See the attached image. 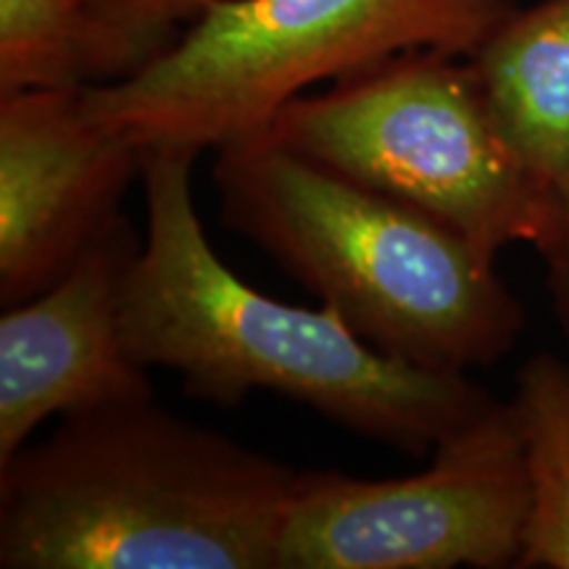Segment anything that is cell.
Returning <instances> with one entry per match:
<instances>
[{
  "instance_id": "9c48e42d",
  "label": "cell",
  "mask_w": 569,
  "mask_h": 569,
  "mask_svg": "<svg viewBox=\"0 0 569 569\" xmlns=\"http://www.w3.org/2000/svg\"><path fill=\"white\" fill-rule=\"evenodd\" d=\"M493 122L546 193L569 174V0H540L469 56Z\"/></svg>"
},
{
  "instance_id": "7a4b0ae2",
  "label": "cell",
  "mask_w": 569,
  "mask_h": 569,
  "mask_svg": "<svg viewBox=\"0 0 569 569\" xmlns=\"http://www.w3.org/2000/svg\"><path fill=\"white\" fill-rule=\"evenodd\" d=\"M298 469L146 401L0 465L3 569H280Z\"/></svg>"
},
{
  "instance_id": "7c38bea8",
  "label": "cell",
  "mask_w": 569,
  "mask_h": 569,
  "mask_svg": "<svg viewBox=\"0 0 569 569\" xmlns=\"http://www.w3.org/2000/svg\"><path fill=\"white\" fill-rule=\"evenodd\" d=\"M138 53L142 67L172 48L219 0H80ZM140 67V69H142Z\"/></svg>"
},
{
  "instance_id": "3957f363",
  "label": "cell",
  "mask_w": 569,
  "mask_h": 569,
  "mask_svg": "<svg viewBox=\"0 0 569 569\" xmlns=\"http://www.w3.org/2000/svg\"><path fill=\"white\" fill-rule=\"evenodd\" d=\"M219 217L377 351L440 372L503 359L525 309L436 217L256 132L217 148Z\"/></svg>"
},
{
  "instance_id": "ba28073f",
  "label": "cell",
  "mask_w": 569,
  "mask_h": 569,
  "mask_svg": "<svg viewBox=\"0 0 569 569\" xmlns=\"http://www.w3.org/2000/svg\"><path fill=\"white\" fill-rule=\"evenodd\" d=\"M140 246L122 213L59 282L3 309L0 465L48 419L156 398L122 327L124 280Z\"/></svg>"
},
{
  "instance_id": "52a82bcc",
  "label": "cell",
  "mask_w": 569,
  "mask_h": 569,
  "mask_svg": "<svg viewBox=\"0 0 569 569\" xmlns=\"http://www.w3.org/2000/svg\"><path fill=\"white\" fill-rule=\"evenodd\" d=\"M84 90L0 96L3 309L59 282L122 217L140 180L142 146L101 122Z\"/></svg>"
},
{
  "instance_id": "277c9868",
  "label": "cell",
  "mask_w": 569,
  "mask_h": 569,
  "mask_svg": "<svg viewBox=\"0 0 569 569\" xmlns=\"http://www.w3.org/2000/svg\"><path fill=\"white\" fill-rule=\"evenodd\" d=\"M515 0H219L124 80L88 88L90 111L138 146L217 151L261 132L317 84L403 53L469 59Z\"/></svg>"
},
{
  "instance_id": "5bb4252c",
  "label": "cell",
  "mask_w": 569,
  "mask_h": 569,
  "mask_svg": "<svg viewBox=\"0 0 569 569\" xmlns=\"http://www.w3.org/2000/svg\"><path fill=\"white\" fill-rule=\"evenodd\" d=\"M551 248H567L569 251V174L553 193V234L540 253L551 251Z\"/></svg>"
},
{
  "instance_id": "6da1fadb",
  "label": "cell",
  "mask_w": 569,
  "mask_h": 569,
  "mask_svg": "<svg viewBox=\"0 0 569 569\" xmlns=\"http://www.w3.org/2000/svg\"><path fill=\"white\" fill-rule=\"evenodd\" d=\"M198 151L142 148L146 238L122 296L132 359L180 375L184 393L238 407L256 390L315 409L343 430L411 457L493 407L467 372L377 351L336 311L277 301L213 251L193 201Z\"/></svg>"
},
{
  "instance_id": "4fadbf2b",
  "label": "cell",
  "mask_w": 569,
  "mask_h": 569,
  "mask_svg": "<svg viewBox=\"0 0 569 569\" xmlns=\"http://www.w3.org/2000/svg\"><path fill=\"white\" fill-rule=\"evenodd\" d=\"M540 256H543L546 269H549V293L553 315H557V322L569 343V251L567 248H551V251Z\"/></svg>"
},
{
  "instance_id": "5b68a950",
  "label": "cell",
  "mask_w": 569,
  "mask_h": 569,
  "mask_svg": "<svg viewBox=\"0 0 569 569\" xmlns=\"http://www.w3.org/2000/svg\"><path fill=\"white\" fill-rule=\"evenodd\" d=\"M346 180L417 206L488 264L509 246L540 253L553 198L511 153L469 59L417 51L284 103L261 130Z\"/></svg>"
},
{
  "instance_id": "30bf717a",
  "label": "cell",
  "mask_w": 569,
  "mask_h": 569,
  "mask_svg": "<svg viewBox=\"0 0 569 569\" xmlns=\"http://www.w3.org/2000/svg\"><path fill=\"white\" fill-rule=\"evenodd\" d=\"M138 53L80 0H0V96L124 80Z\"/></svg>"
},
{
  "instance_id": "8992f818",
  "label": "cell",
  "mask_w": 569,
  "mask_h": 569,
  "mask_svg": "<svg viewBox=\"0 0 569 569\" xmlns=\"http://www.w3.org/2000/svg\"><path fill=\"white\" fill-rule=\"evenodd\" d=\"M525 525L522 440L509 401H493L409 478L298 472L280 569L517 567Z\"/></svg>"
},
{
  "instance_id": "8fae6325",
  "label": "cell",
  "mask_w": 569,
  "mask_h": 569,
  "mask_svg": "<svg viewBox=\"0 0 569 569\" xmlns=\"http://www.w3.org/2000/svg\"><path fill=\"white\" fill-rule=\"evenodd\" d=\"M509 407L528 472V525L517 567L569 569V361L530 356L519 367Z\"/></svg>"
}]
</instances>
